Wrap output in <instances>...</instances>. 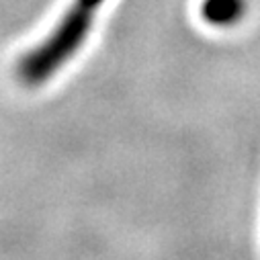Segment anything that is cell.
Returning <instances> with one entry per match:
<instances>
[{
    "instance_id": "1",
    "label": "cell",
    "mask_w": 260,
    "mask_h": 260,
    "mask_svg": "<svg viewBox=\"0 0 260 260\" xmlns=\"http://www.w3.org/2000/svg\"><path fill=\"white\" fill-rule=\"evenodd\" d=\"M94 11L96 9L78 0V5L63 15L57 27L37 47L21 57L17 66L19 78L27 86H39L47 82L86 41L94 21Z\"/></svg>"
},
{
    "instance_id": "2",
    "label": "cell",
    "mask_w": 260,
    "mask_h": 260,
    "mask_svg": "<svg viewBox=\"0 0 260 260\" xmlns=\"http://www.w3.org/2000/svg\"><path fill=\"white\" fill-rule=\"evenodd\" d=\"M244 11H246L244 0H203L201 5L203 19L217 27L234 25L244 17Z\"/></svg>"
},
{
    "instance_id": "3",
    "label": "cell",
    "mask_w": 260,
    "mask_h": 260,
    "mask_svg": "<svg viewBox=\"0 0 260 260\" xmlns=\"http://www.w3.org/2000/svg\"><path fill=\"white\" fill-rule=\"evenodd\" d=\"M80 3H84V5H88V7H92V9H99V7L103 5V0H80Z\"/></svg>"
}]
</instances>
